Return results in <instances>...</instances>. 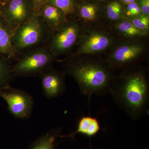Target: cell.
<instances>
[{"label": "cell", "mask_w": 149, "mask_h": 149, "mask_svg": "<svg viewBox=\"0 0 149 149\" xmlns=\"http://www.w3.org/2000/svg\"><path fill=\"white\" fill-rule=\"evenodd\" d=\"M128 1H129V3H130L136 2V0H128Z\"/></svg>", "instance_id": "cb8c5ba5"}, {"label": "cell", "mask_w": 149, "mask_h": 149, "mask_svg": "<svg viewBox=\"0 0 149 149\" xmlns=\"http://www.w3.org/2000/svg\"><path fill=\"white\" fill-rule=\"evenodd\" d=\"M112 28L123 40L145 39L148 33L138 29L128 19L114 22Z\"/></svg>", "instance_id": "7c38bea8"}, {"label": "cell", "mask_w": 149, "mask_h": 149, "mask_svg": "<svg viewBox=\"0 0 149 149\" xmlns=\"http://www.w3.org/2000/svg\"><path fill=\"white\" fill-rule=\"evenodd\" d=\"M13 31L8 23L0 22V53L14 56L16 52L13 44Z\"/></svg>", "instance_id": "5bb4252c"}, {"label": "cell", "mask_w": 149, "mask_h": 149, "mask_svg": "<svg viewBox=\"0 0 149 149\" xmlns=\"http://www.w3.org/2000/svg\"><path fill=\"white\" fill-rule=\"evenodd\" d=\"M0 97L5 101L9 111L15 117L27 119L30 117L34 102L27 92L9 86L0 90Z\"/></svg>", "instance_id": "ba28073f"}, {"label": "cell", "mask_w": 149, "mask_h": 149, "mask_svg": "<svg viewBox=\"0 0 149 149\" xmlns=\"http://www.w3.org/2000/svg\"><path fill=\"white\" fill-rule=\"evenodd\" d=\"M82 28L78 22L68 20L55 29L48 50L54 57L67 52L76 46Z\"/></svg>", "instance_id": "52a82bcc"}, {"label": "cell", "mask_w": 149, "mask_h": 149, "mask_svg": "<svg viewBox=\"0 0 149 149\" xmlns=\"http://www.w3.org/2000/svg\"><path fill=\"white\" fill-rule=\"evenodd\" d=\"M33 3L35 15H38L45 4L46 0H31Z\"/></svg>", "instance_id": "603a6c76"}, {"label": "cell", "mask_w": 149, "mask_h": 149, "mask_svg": "<svg viewBox=\"0 0 149 149\" xmlns=\"http://www.w3.org/2000/svg\"><path fill=\"white\" fill-rule=\"evenodd\" d=\"M45 23L35 15L14 30L12 41L15 51H22L39 44L45 33Z\"/></svg>", "instance_id": "5b68a950"}, {"label": "cell", "mask_w": 149, "mask_h": 149, "mask_svg": "<svg viewBox=\"0 0 149 149\" xmlns=\"http://www.w3.org/2000/svg\"><path fill=\"white\" fill-rule=\"evenodd\" d=\"M4 1H9L10 0H4Z\"/></svg>", "instance_id": "d4e9b609"}, {"label": "cell", "mask_w": 149, "mask_h": 149, "mask_svg": "<svg viewBox=\"0 0 149 149\" xmlns=\"http://www.w3.org/2000/svg\"><path fill=\"white\" fill-rule=\"evenodd\" d=\"M64 73L49 68L41 74L44 94L49 99L61 96L65 91Z\"/></svg>", "instance_id": "30bf717a"}, {"label": "cell", "mask_w": 149, "mask_h": 149, "mask_svg": "<svg viewBox=\"0 0 149 149\" xmlns=\"http://www.w3.org/2000/svg\"><path fill=\"white\" fill-rule=\"evenodd\" d=\"M122 13V6L117 1L112 2L107 6V16L112 21L115 22L120 20Z\"/></svg>", "instance_id": "e0dca14e"}, {"label": "cell", "mask_w": 149, "mask_h": 149, "mask_svg": "<svg viewBox=\"0 0 149 149\" xmlns=\"http://www.w3.org/2000/svg\"><path fill=\"white\" fill-rule=\"evenodd\" d=\"M101 129L100 125L97 118L91 116H84L80 118L78 120L77 128L75 131L69 135H60L59 137L73 139L76 134H81L91 138L97 135Z\"/></svg>", "instance_id": "8fae6325"}, {"label": "cell", "mask_w": 149, "mask_h": 149, "mask_svg": "<svg viewBox=\"0 0 149 149\" xmlns=\"http://www.w3.org/2000/svg\"><path fill=\"white\" fill-rule=\"evenodd\" d=\"M109 94L120 108L137 120L149 111L148 72L140 65L115 75Z\"/></svg>", "instance_id": "6da1fadb"}, {"label": "cell", "mask_w": 149, "mask_h": 149, "mask_svg": "<svg viewBox=\"0 0 149 149\" xmlns=\"http://www.w3.org/2000/svg\"><path fill=\"white\" fill-rule=\"evenodd\" d=\"M98 8L95 5L86 4L82 6L79 9L80 17L85 22V24L97 23Z\"/></svg>", "instance_id": "2e32d148"}, {"label": "cell", "mask_w": 149, "mask_h": 149, "mask_svg": "<svg viewBox=\"0 0 149 149\" xmlns=\"http://www.w3.org/2000/svg\"><path fill=\"white\" fill-rule=\"evenodd\" d=\"M123 40L112 27L100 22L82 27L74 56L99 55L110 49Z\"/></svg>", "instance_id": "3957f363"}, {"label": "cell", "mask_w": 149, "mask_h": 149, "mask_svg": "<svg viewBox=\"0 0 149 149\" xmlns=\"http://www.w3.org/2000/svg\"><path fill=\"white\" fill-rule=\"evenodd\" d=\"M138 29L148 33L149 30V15H142L135 17L133 18L128 19Z\"/></svg>", "instance_id": "ffe728a7"}, {"label": "cell", "mask_w": 149, "mask_h": 149, "mask_svg": "<svg viewBox=\"0 0 149 149\" xmlns=\"http://www.w3.org/2000/svg\"><path fill=\"white\" fill-rule=\"evenodd\" d=\"M61 128L51 130L35 141L29 149H55L56 140L59 137Z\"/></svg>", "instance_id": "9a60e30c"}, {"label": "cell", "mask_w": 149, "mask_h": 149, "mask_svg": "<svg viewBox=\"0 0 149 149\" xmlns=\"http://www.w3.org/2000/svg\"><path fill=\"white\" fill-rule=\"evenodd\" d=\"M127 9H126V15L130 19L135 17L141 15V12L139 5L136 3L134 2L130 3L127 5Z\"/></svg>", "instance_id": "44dd1931"}, {"label": "cell", "mask_w": 149, "mask_h": 149, "mask_svg": "<svg viewBox=\"0 0 149 149\" xmlns=\"http://www.w3.org/2000/svg\"><path fill=\"white\" fill-rule=\"evenodd\" d=\"M12 74L11 68L0 59V90L9 86L8 83Z\"/></svg>", "instance_id": "d6986e66"}, {"label": "cell", "mask_w": 149, "mask_h": 149, "mask_svg": "<svg viewBox=\"0 0 149 149\" xmlns=\"http://www.w3.org/2000/svg\"><path fill=\"white\" fill-rule=\"evenodd\" d=\"M139 6L141 13L145 15H149V0H139Z\"/></svg>", "instance_id": "7402d4cb"}, {"label": "cell", "mask_w": 149, "mask_h": 149, "mask_svg": "<svg viewBox=\"0 0 149 149\" xmlns=\"http://www.w3.org/2000/svg\"><path fill=\"white\" fill-rule=\"evenodd\" d=\"M5 20L13 31L35 15L31 0H10L4 10Z\"/></svg>", "instance_id": "9c48e42d"}, {"label": "cell", "mask_w": 149, "mask_h": 149, "mask_svg": "<svg viewBox=\"0 0 149 149\" xmlns=\"http://www.w3.org/2000/svg\"><path fill=\"white\" fill-rule=\"evenodd\" d=\"M41 17L45 23L54 30L68 21L61 10L48 3L45 4L41 9Z\"/></svg>", "instance_id": "4fadbf2b"}, {"label": "cell", "mask_w": 149, "mask_h": 149, "mask_svg": "<svg viewBox=\"0 0 149 149\" xmlns=\"http://www.w3.org/2000/svg\"><path fill=\"white\" fill-rule=\"evenodd\" d=\"M65 72L76 81L81 93L89 97L109 94L115 71L105 59L93 55L74 56L65 66Z\"/></svg>", "instance_id": "7a4b0ae2"}, {"label": "cell", "mask_w": 149, "mask_h": 149, "mask_svg": "<svg viewBox=\"0 0 149 149\" xmlns=\"http://www.w3.org/2000/svg\"><path fill=\"white\" fill-rule=\"evenodd\" d=\"M54 56L49 51L40 48L22 56L11 68L13 75L28 76L41 74L49 68Z\"/></svg>", "instance_id": "8992f818"}, {"label": "cell", "mask_w": 149, "mask_h": 149, "mask_svg": "<svg viewBox=\"0 0 149 149\" xmlns=\"http://www.w3.org/2000/svg\"><path fill=\"white\" fill-rule=\"evenodd\" d=\"M48 3L52 5L61 10L66 16L74 11L73 0H46Z\"/></svg>", "instance_id": "ac0fdd59"}, {"label": "cell", "mask_w": 149, "mask_h": 149, "mask_svg": "<svg viewBox=\"0 0 149 149\" xmlns=\"http://www.w3.org/2000/svg\"><path fill=\"white\" fill-rule=\"evenodd\" d=\"M145 39L121 40L109 51L105 58L115 71L138 65L148 53Z\"/></svg>", "instance_id": "277c9868"}]
</instances>
